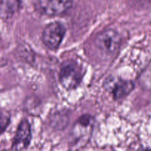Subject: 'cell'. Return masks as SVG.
Listing matches in <instances>:
<instances>
[{
	"instance_id": "obj_6",
	"label": "cell",
	"mask_w": 151,
	"mask_h": 151,
	"mask_svg": "<svg viewBox=\"0 0 151 151\" xmlns=\"http://www.w3.org/2000/svg\"><path fill=\"white\" fill-rule=\"evenodd\" d=\"M31 137L32 134L30 125L27 119H23L18 126L12 145V149L18 150L26 149L30 143Z\"/></svg>"
},
{
	"instance_id": "obj_7",
	"label": "cell",
	"mask_w": 151,
	"mask_h": 151,
	"mask_svg": "<svg viewBox=\"0 0 151 151\" xmlns=\"http://www.w3.org/2000/svg\"><path fill=\"white\" fill-rule=\"evenodd\" d=\"M106 87L111 93L114 99L119 100L128 95L134 89V86L131 81L114 78L108 81Z\"/></svg>"
},
{
	"instance_id": "obj_4",
	"label": "cell",
	"mask_w": 151,
	"mask_h": 151,
	"mask_svg": "<svg viewBox=\"0 0 151 151\" xmlns=\"http://www.w3.org/2000/svg\"><path fill=\"white\" fill-rule=\"evenodd\" d=\"M65 27L60 22H53L44 28L42 32V41L50 50H56L61 44L65 35Z\"/></svg>"
},
{
	"instance_id": "obj_2",
	"label": "cell",
	"mask_w": 151,
	"mask_h": 151,
	"mask_svg": "<svg viewBox=\"0 0 151 151\" xmlns=\"http://www.w3.org/2000/svg\"><path fill=\"white\" fill-rule=\"evenodd\" d=\"M82 78V68L77 62L68 60L62 64L59 72V81L63 88H75L81 83Z\"/></svg>"
},
{
	"instance_id": "obj_3",
	"label": "cell",
	"mask_w": 151,
	"mask_h": 151,
	"mask_svg": "<svg viewBox=\"0 0 151 151\" xmlns=\"http://www.w3.org/2000/svg\"><path fill=\"white\" fill-rule=\"evenodd\" d=\"M121 38L117 32L108 29L100 32L95 38V45L98 50L106 55H112L120 47Z\"/></svg>"
},
{
	"instance_id": "obj_1",
	"label": "cell",
	"mask_w": 151,
	"mask_h": 151,
	"mask_svg": "<svg viewBox=\"0 0 151 151\" xmlns=\"http://www.w3.org/2000/svg\"><path fill=\"white\" fill-rule=\"evenodd\" d=\"M94 120L91 115H83L74 125L71 132V142L75 148L85 145L89 140L94 129Z\"/></svg>"
},
{
	"instance_id": "obj_5",
	"label": "cell",
	"mask_w": 151,
	"mask_h": 151,
	"mask_svg": "<svg viewBox=\"0 0 151 151\" xmlns=\"http://www.w3.org/2000/svg\"><path fill=\"white\" fill-rule=\"evenodd\" d=\"M73 0H38V9L41 13L50 16H60L72 7Z\"/></svg>"
},
{
	"instance_id": "obj_9",
	"label": "cell",
	"mask_w": 151,
	"mask_h": 151,
	"mask_svg": "<svg viewBox=\"0 0 151 151\" xmlns=\"http://www.w3.org/2000/svg\"><path fill=\"white\" fill-rule=\"evenodd\" d=\"M10 122V116L5 112L0 113V135L4 132Z\"/></svg>"
},
{
	"instance_id": "obj_8",
	"label": "cell",
	"mask_w": 151,
	"mask_h": 151,
	"mask_svg": "<svg viewBox=\"0 0 151 151\" xmlns=\"http://www.w3.org/2000/svg\"><path fill=\"white\" fill-rule=\"evenodd\" d=\"M21 0H0V19L7 21L19 12Z\"/></svg>"
}]
</instances>
